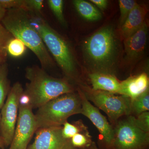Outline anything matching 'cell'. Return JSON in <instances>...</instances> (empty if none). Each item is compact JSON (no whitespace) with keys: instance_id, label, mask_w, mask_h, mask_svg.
<instances>
[{"instance_id":"d4e9b609","label":"cell","mask_w":149,"mask_h":149,"mask_svg":"<svg viewBox=\"0 0 149 149\" xmlns=\"http://www.w3.org/2000/svg\"><path fill=\"white\" fill-rule=\"evenodd\" d=\"M0 5L6 10L19 9L27 12L25 0H0Z\"/></svg>"},{"instance_id":"e0dca14e","label":"cell","mask_w":149,"mask_h":149,"mask_svg":"<svg viewBox=\"0 0 149 149\" xmlns=\"http://www.w3.org/2000/svg\"><path fill=\"white\" fill-rule=\"evenodd\" d=\"M8 73V64L5 62L0 65V110L5 102L10 91Z\"/></svg>"},{"instance_id":"5bb4252c","label":"cell","mask_w":149,"mask_h":149,"mask_svg":"<svg viewBox=\"0 0 149 149\" xmlns=\"http://www.w3.org/2000/svg\"><path fill=\"white\" fill-rule=\"evenodd\" d=\"M148 11L147 6L138 4L130 12L120 27V33L124 40L141 28L145 22V17Z\"/></svg>"},{"instance_id":"836d02e7","label":"cell","mask_w":149,"mask_h":149,"mask_svg":"<svg viewBox=\"0 0 149 149\" xmlns=\"http://www.w3.org/2000/svg\"><path fill=\"white\" fill-rule=\"evenodd\" d=\"M5 146L3 140L1 136H0V148H2Z\"/></svg>"},{"instance_id":"1f68e13d","label":"cell","mask_w":149,"mask_h":149,"mask_svg":"<svg viewBox=\"0 0 149 149\" xmlns=\"http://www.w3.org/2000/svg\"><path fill=\"white\" fill-rule=\"evenodd\" d=\"M85 149H99L97 147L96 145V143L95 142H92L91 145L88 147V148H86Z\"/></svg>"},{"instance_id":"4316f807","label":"cell","mask_w":149,"mask_h":149,"mask_svg":"<svg viewBox=\"0 0 149 149\" xmlns=\"http://www.w3.org/2000/svg\"><path fill=\"white\" fill-rule=\"evenodd\" d=\"M13 37L3 24H0V43L6 46L9 41Z\"/></svg>"},{"instance_id":"f1b7e54d","label":"cell","mask_w":149,"mask_h":149,"mask_svg":"<svg viewBox=\"0 0 149 149\" xmlns=\"http://www.w3.org/2000/svg\"><path fill=\"white\" fill-rule=\"evenodd\" d=\"M30 99L28 96L22 93L19 99V105L22 106H29L30 105Z\"/></svg>"},{"instance_id":"603a6c76","label":"cell","mask_w":149,"mask_h":149,"mask_svg":"<svg viewBox=\"0 0 149 149\" xmlns=\"http://www.w3.org/2000/svg\"><path fill=\"white\" fill-rule=\"evenodd\" d=\"M118 3L120 10V25L121 27L130 12L138 3L133 0H119Z\"/></svg>"},{"instance_id":"8992f818","label":"cell","mask_w":149,"mask_h":149,"mask_svg":"<svg viewBox=\"0 0 149 149\" xmlns=\"http://www.w3.org/2000/svg\"><path fill=\"white\" fill-rule=\"evenodd\" d=\"M80 90L88 101L104 112L113 122H116L120 118L131 115V100L126 96L95 91L83 85H80Z\"/></svg>"},{"instance_id":"d6986e66","label":"cell","mask_w":149,"mask_h":149,"mask_svg":"<svg viewBox=\"0 0 149 149\" xmlns=\"http://www.w3.org/2000/svg\"><path fill=\"white\" fill-rule=\"evenodd\" d=\"M63 125L62 133L63 137L66 139H70L77 133L88 131V128L81 120H78L73 124L67 121Z\"/></svg>"},{"instance_id":"30bf717a","label":"cell","mask_w":149,"mask_h":149,"mask_svg":"<svg viewBox=\"0 0 149 149\" xmlns=\"http://www.w3.org/2000/svg\"><path fill=\"white\" fill-rule=\"evenodd\" d=\"M78 94L81 102V114L89 118L98 130L103 141L108 148H111L113 138V127L108 121L106 118L101 113L99 109L93 106L88 101L80 89Z\"/></svg>"},{"instance_id":"9c48e42d","label":"cell","mask_w":149,"mask_h":149,"mask_svg":"<svg viewBox=\"0 0 149 149\" xmlns=\"http://www.w3.org/2000/svg\"><path fill=\"white\" fill-rule=\"evenodd\" d=\"M36 131L32 109L29 106L19 105L16 127L9 149H27V145Z\"/></svg>"},{"instance_id":"3957f363","label":"cell","mask_w":149,"mask_h":149,"mask_svg":"<svg viewBox=\"0 0 149 149\" xmlns=\"http://www.w3.org/2000/svg\"><path fill=\"white\" fill-rule=\"evenodd\" d=\"M25 76L28 82L23 93L30 99L29 106L32 109L39 108L59 96L74 92L67 79L52 77L37 65L26 68Z\"/></svg>"},{"instance_id":"cb8c5ba5","label":"cell","mask_w":149,"mask_h":149,"mask_svg":"<svg viewBox=\"0 0 149 149\" xmlns=\"http://www.w3.org/2000/svg\"><path fill=\"white\" fill-rule=\"evenodd\" d=\"M130 115L137 127L143 131L149 133V111L142 113L137 116Z\"/></svg>"},{"instance_id":"2e32d148","label":"cell","mask_w":149,"mask_h":149,"mask_svg":"<svg viewBox=\"0 0 149 149\" xmlns=\"http://www.w3.org/2000/svg\"><path fill=\"white\" fill-rule=\"evenodd\" d=\"M72 3L77 13L86 20L95 21L101 19L100 12L89 2L84 0H74Z\"/></svg>"},{"instance_id":"44dd1931","label":"cell","mask_w":149,"mask_h":149,"mask_svg":"<svg viewBox=\"0 0 149 149\" xmlns=\"http://www.w3.org/2000/svg\"><path fill=\"white\" fill-rule=\"evenodd\" d=\"M49 7L59 22L64 26H67V23L63 14V0H48Z\"/></svg>"},{"instance_id":"9a60e30c","label":"cell","mask_w":149,"mask_h":149,"mask_svg":"<svg viewBox=\"0 0 149 149\" xmlns=\"http://www.w3.org/2000/svg\"><path fill=\"white\" fill-rule=\"evenodd\" d=\"M88 77L93 90L118 94L121 81L115 75L102 72H91Z\"/></svg>"},{"instance_id":"4dcf8cb0","label":"cell","mask_w":149,"mask_h":149,"mask_svg":"<svg viewBox=\"0 0 149 149\" xmlns=\"http://www.w3.org/2000/svg\"><path fill=\"white\" fill-rule=\"evenodd\" d=\"M7 54L6 46L2 43H0V55L7 56Z\"/></svg>"},{"instance_id":"6da1fadb","label":"cell","mask_w":149,"mask_h":149,"mask_svg":"<svg viewBox=\"0 0 149 149\" xmlns=\"http://www.w3.org/2000/svg\"><path fill=\"white\" fill-rule=\"evenodd\" d=\"M83 51L91 72L114 75L119 46L112 26H105L88 37L83 43Z\"/></svg>"},{"instance_id":"f546056e","label":"cell","mask_w":149,"mask_h":149,"mask_svg":"<svg viewBox=\"0 0 149 149\" xmlns=\"http://www.w3.org/2000/svg\"><path fill=\"white\" fill-rule=\"evenodd\" d=\"M7 10L3 7L0 5V22H1L5 16Z\"/></svg>"},{"instance_id":"8fae6325","label":"cell","mask_w":149,"mask_h":149,"mask_svg":"<svg viewBox=\"0 0 149 149\" xmlns=\"http://www.w3.org/2000/svg\"><path fill=\"white\" fill-rule=\"evenodd\" d=\"M62 129V126L38 129L35 141L28 149H77L70 139L63 137Z\"/></svg>"},{"instance_id":"7a4b0ae2","label":"cell","mask_w":149,"mask_h":149,"mask_svg":"<svg viewBox=\"0 0 149 149\" xmlns=\"http://www.w3.org/2000/svg\"><path fill=\"white\" fill-rule=\"evenodd\" d=\"M3 26L15 38L21 40L38 59L42 68L48 69L54 65V62L39 32L31 23L28 12L19 9L7 10L1 22Z\"/></svg>"},{"instance_id":"4fadbf2b","label":"cell","mask_w":149,"mask_h":149,"mask_svg":"<svg viewBox=\"0 0 149 149\" xmlns=\"http://www.w3.org/2000/svg\"><path fill=\"white\" fill-rule=\"evenodd\" d=\"M149 86L148 74L143 72L121 81L118 95L126 96L132 100L149 90Z\"/></svg>"},{"instance_id":"5b68a950","label":"cell","mask_w":149,"mask_h":149,"mask_svg":"<svg viewBox=\"0 0 149 149\" xmlns=\"http://www.w3.org/2000/svg\"><path fill=\"white\" fill-rule=\"evenodd\" d=\"M81 107L78 93H67L51 100L38 108L35 114L37 130L61 126L71 116L81 113Z\"/></svg>"},{"instance_id":"52a82bcc","label":"cell","mask_w":149,"mask_h":149,"mask_svg":"<svg viewBox=\"0 0 149 149\" xmlns=\"http://www.w3.org/2000/svg\"><path fill=\"white\" fill-rule=\"evenodd\" d=\"M113 128L111 149H145L149 143V133L137 127L131 116L116 121Z\"/></svg>"},{"instance_id":"277c9868","label":"cell","mask_w":149,"mask_h":149,"mask_svg":"<svg viewBox=\"0 0 149 149\" xmlns=\"http://www.w3.org/2000/svg\"><path fill=\"white\" fill-rule=\"evenodd\" d=\"M30 17L32 25L66 77L68 79H75L76 63L68 43L44 19L37 15Z\"/></svg>"},{"instance_id":"7402d4cb","label":"cell","mask_w":149,"mask_h":149,"mask_svg":"<svg viewBox=\"0 0 149 149\" xmlns=\"http://www.w3.org/2000/svg\"><path fill=\"white\" fill-rule=\"evenodd\" d=\"M70 141L74 148L84 149L89 147L93 142L89 131L75 134L70 139Z\"/></svg>"},{"instance_id":"ac0fdd59","label":"cell","mask_w":149,"mask_h":149,"mask_svg":"<svg viewBox=\"0 0 149 149\" xmlns=\"http://www.w3.org/2000/svg\"><path fill=\"white\" fill-rule=\"evenodd\" d=\"M149 110V90L131 100V115L137 116Z\"/></svg>"},{"instance_id":"d6a6232c","label":"cell","mask_w":149,"mask_h":149,"mask_svg":"<svg viewBox=\"0 0 149 149\" xmlns=\"http://www.w3.org/2000/svg\"><path fill=\"white\" fill-rule=\"evenodd\" d=\"M7 55H0V65L5 62L7 58Z\"/></svg>"},{"instance_id":"ba28073f","label":"cell","mask_w":149,"mask_h":149,"mask_svg":"<svg viewBox=\"0 0 149 149\" xmlns=\"http://www.w3.org/2000/svg\"><path fill=\"white\" fill-rule=\"evenodd\" d=\"M24 89L19 82L11 88L1 111V136L5 146L10 145L18 118L19 99Z\"/></svg>"},{"instance_id":"83f0119b","label":"cell","mask_w":149,"mask_h":149,"mask_svg":"<svg viewBox=\"0 0 149 149\" xmlns=\"http://www.w3.org/2000/svg\"><path fill=\"white\" fill-rule=\"evenodd\" d=\"M90 1L102 10H105L108 5V2L107 0H91Z\"/></svg>"},{"instance_id":"484cf974","label":"cell","mask_w":149,"mask_h":149,"mask_svg":"<svg viewBox=\"0 0 149 149\" xmlns=\"http://www.w3.org/2000/svg\"><path fill=\"white\" fill-rule=\"evenodd\" d=\"M27 6V12H32L39 16L42 13L44 6V1L43 0H25Z\"/></svg>"},{"instance_id":"ffe728a7","label":"cell","mask_w":149,"mask_h":149,"mask_svg":"<svg viewBox=\"0 0 149 149\" xmlns=\"http://www.w3.org/2000/svg\"><path fill=\"white\" fill-rule=\"evenodd\" d=\"M27 47L21 40L13 37L6 46L7 52L14 58H18L24 55Z\"/></svg>"},{"instance_id":"7c38bea8","label":"cell","mask_w":149,"mask_h":149,"mask_svg":"<svg viewBox=\"0 0 149 149\" xmlns=\"http://www.w3.org/2000/svg\"><path fill=\"white\" fill-rule=\"evenodd\" d=\"M148 26L145 22L141 28L124 40L126 56L130 60H135L143 53L146 45Z\"/></svg>"},{"instance_id":"e575fe53","label":"cell","mask_w":149,"mask_h":149,"mask_svg":"<svg viewBox=\"0 0 149 149\" xmlns=\"http://www.w3.org/2000/svg\"><path fill=\"white\" fill-rule=\"evenodd\" d=\"M1 113H0V136H1Z\"/></svg>"}]
</instances>
